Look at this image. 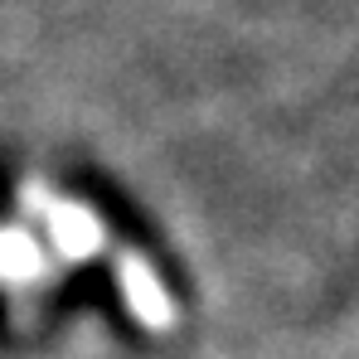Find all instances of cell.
<instances>
[{
    "label": "cell",
    "instance_id": "1",
    "mask_svg": "<svg viewBox=\"0 0 359 359\" xmlns=\"http://www.w3.org/2000/svg\"><path fill=\"white\" fill-rule=\"evenodd\" d=\"M121 287H126L131 311H136L146 325H165V320H170V306H165L161 287L151 282V272H146L141 262H126V267H121Z\"/></svg>",
    "mask_w": 359,
    "mask_h": 359
},
{
    "label": "cell",
    "instance_id": "3",
    "mask_svg": "<svg viewBox=\"0 0 359 359\" xmlns=\"http://www.w3.org/2000/svg\"><path fill=\"white\" fill-rule=\"evenodd\" d=\"M0 267H5V272H29V267H34L29 243H20V238H10V233H0Z\"/></svg>",
    "mask_w": 359,
    "mask_h": 359
},
{
    "label": "cell",
    "instance_id": "2",
    "mask_svg": "<svg viewBox=\"0 0 359 359\" xmlns=\"http://www.w3.org/2000/svg\"><path fill=\"white\" fill-rule=\"evenodd\" d=\"M49 224H54L59 248L73 252V257H83V252L97 248V224H93L83 209H73V204H54V209H49Z\"/></svg>",
    "mask_w": 359,
    "mask_h": 359
}]
</instances>
